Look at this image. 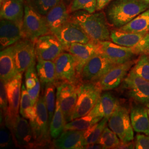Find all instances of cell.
<instances>
[{
  "label": "cell",
  "instance_id": "cell-35",
  "mask_svg": "<svg viewBox=\"0 0 149 149\" xmlns=\"http://www.w3.org/2000/svg\"><path fill=\"white\" fill-rule=\"evenodd\" d=\"M120 142L117 135L106 126L97 143L101 144L103 149H116Z\"/></svg>",
  "mask_w": 149,
  "mask_h": 149
},
{
  "label": "cell",
  "instance_id": "cell-27",
  "mask_svg": "<svg viewBox=\"0 0 149 149\" xmlns=\"http://www.w3.org/2000/svg\"><path fill=\"white\" fill-rule=\"evenodd\" d=\"M145 34L144 33L126 32L115 28L111 30V40L118 45L133 48L140 42Z\"/></svg>",
  "mask_w": 149,
  "mask_h": 149
},
{
  "label": "cell",
  "instance_id": "cell-4",
  "mask_svg": "<svg viewBox=\"0 0 149 149\" xmlns=\"http://www.w3.org/2000/svg\"><path fill=\"white\" fill-rule=\"evenodd\" d=\"M38 148L50 144L51 136L48 109L44 96L39 97L36 103V115L29 120Z\"/></svg>",
  "mask_w": 149,
  "mask_h": 149
},
{
  "label": "cell",
  "instance_id": "cell-36",
  "mask_svg": "<svg viewBox=\"0 0 149 149\" xmlns=\"http://www.w3.org/2000/svg\"><path fill=\"white\" fill-rule=\"evenodd\" d=\"M28 5L39 14L45 16L60 0H25Z\"/></svg>",
  "mask_w": 149,
  "mask_h": 149
},
{
  "label": "cell",
  "instance_id": "cell-22",
  "mask_svg": "<svg viewBox=\"0 0 149 149\" xmlns=\"http://www.w3.org/2000/svg\"><path fill=\"white\" fill-rule=\"evenodd\" d=\"M119 104L117 98L109 92L102 93L96 105L88 113L92 116L109 119Z\"/></svg>",
  "mask_w": 149,
  "mask_h": 149
},
{
  "label": "cell",
  "instance_id": "cell-19",
  "mask_svg": "<svg viewBox=\"0 0 149 149\" xmlns=\"http://www.w3.org/2000/svg\"><path fill=\"white\" fill-rule=\"evenodd\" d=\"M22 23L1 19L0 48L1 50L14 45L23 38Z\"/></svg>",
  "mask_w": 149,
  "mask_h": 149
},
{
  "label": "cell",
  "instance_id": "cell-32",
  "mask_svg": "<svg viewBox=\"0 0 149 149\" xmlns=\"http://www.w3.org/2000/svg\"><path fill=\"white\" fill-rule=\"evenodd\" d=\"M108 119L107 118H103L99 122L93 124L84 130L83 146L89 144L97 143L107 126Z\"/></svg>",
  "mask_w": 149,
  "mask_h": 149
},
{
  "label": "cell",
  "instance_id": "cell-31",
  "mask_svg": "<svg viewBox=\"0 0 149 149\" xmlns=\"http://www.w3.org/2000/svg\"><path fill=\"white\" fill-rule=\"evenodd\" d=\"M19 114L29 120H32L36 115V104H33L24 84L22 85Z\"/></svg>",
  "mask_w": 149,
  "mask_h": 149
},
{
  "label": "cell",
  "instance_id": "cell-38",
  "mask_svg": "<svg viewBox=\"0 0 149 149\" xmlns=\"http://www.w3.org/2000/svg\"><path fill=\"white\" fill-rule=\"evenodd\" d=\"M131 70L139 76L149 81V55H140Z\"/></svg>",
  "mask_w": 149,
  "mask_h": 149
},
{
  "label": "cell",
  "instance_id": "cell-30",
  "mask_svg": "<svg viewBox=\"0 0 149 149\" xmlns=\"http://www.w3.org/2000/svg\"><path fill=\"white\" fill-rule=\"evenodd\" d=\"M66 124L64 113L60 106L59 102L56 101L55 110L50 124V133L52 138H58L64 132Z\"/></svg>",
  "mask_w": 149,
  "mask_h": 149
},
{
  "label": "cell",
  "instance_id": "cell-3",
  "mask_svg": "<svg viewBox=\"0 0 149 149\" xmlns=\"http://www.w3.org/2000/svg\"><path fill=\"white\" fill-rule=\"evenodd\" d=\"M99 82H82L77 87V98L71 121L87 115L102 94Z\"/></svg>",
  "mask_w": 149,
  "mask_h": 149
},
{
  "label": "cell",
  "instance_id": "cell-33",
  "mask_svg": "<svg viewBox=\"0 0 149 149\" xmlns=\"http://www.w3.org/2000/svg\"><path fill=\"white\" fill-rule=\"evenodd\" d=\"M103 118L96 117L88 114L87 115L74 119L67 123L65 126V130H74L84 131L90 128L93 124L99 122Z\"/></svg>",
  "mask_w": 149,
  "mask_h": 149
},
{
  "label": "cell",
  "instance_id": "cell-47",
  "mask_svg": "<svg viewBox=\"0 0 149 149\" xmlns=\"http://www.w3.org/2000/svg\"><path fill=\"white\" fill-rule=\"evenodd\" d=\"M147 107V108H148V113H149V106H148V107Z\"/></svg>",
  "mask_w": 149,
  "mask_h": 149
},
{
  "label": "cell",
  "instance_id": "cell-42",
  "mask_svg": "<svg viewBox=\"0 0 149 149\" xmlns=\"http://www.w3.org/2000/svg\"><path fill=\"white\" fill-rule=\"evenodd\" d=\"M9 129L6 127V128L4 127L1 128V133H0V144H1V148H4L8 147L11 142V133L9 132Z\"/></svg>",
  "mask_w": 149,
  "mask_h": 149
},
{
  "label": "cell",
  "instance_id": "cell-25",
  "mask_svg": "<svg viewBox=\"0 0 149 149\" xmlns=\"http://www.w3.org/2000/svg\"><path fill=\"white\" fill-rule=\"evenodd\" d=\"M45 17L51 32L69 21L70 14L68 11V6L60 0Z\"/></svg>",
  "mask_w": 149,
  "mask_h": 149
},
{
  "label": "cell",
  "instance_id": "cell-18",
  "mask_svg": "<svg viewBox=\"0 0 149 149\" xmlns=\"http://www.w3.org/2000/svg\"><path fill=\"white\" fill-rule=\"evenodd\" d=\"M136 61V60L134 59L123 64L117 65L111 70L99 82L102 90H112L120 85Z\"/></svg>",
  "mask_w": 149,
  "mask_h": 149
},
{
  "label": "cell",
  "instance_id": "cell-11",
  "mask_svg": "<svg viewBox=\"0 0 149 149\" xmlns=\"http://www.w3.org/2000/svg\"><path fill=\"white\" fill-rule=\"evenodd\" d=\"M56 88V101L64 113L66 123L71 121L77 101V86L66 81H58L55 83Z\"/></svg>",
  "mask_w": 149,
  "mask_h": 149
},
{
  "label": "cell",
  "instance_id": "cell-34",
  "mask_svg": "<svg viewBox=\"0 0 149 149\" xmlns=\"http://www.w3.org/2000/svg\"><path fill=\"white\" fill-rule=\"evenodd\" d=\"M55 84H49L46 85L43 95L48 109L49 124H50L52 118L53 117L56 107V95H55Z\"/></svg>",
  "mask_w": 149,
  "mask_h": 149
},
{
  "label": "cell",
  "instance_id": "cell-20",
  "mask_svg": "<svg viewBox=\"0 0 149 149\" xmlns=\"http://www.w3.org/2000/svg\"><path fill=\"white\" fill-rule=\"evenodd\" d=\"M84 131L65 130L58 138L54 139L53 146L55 149H80L84 146Z\"/></svg>",
  "mask_w": 149,
  "mask_h": 149
},
{
  "label": "cell",
  "instance_id": "cell-14",
  "mask_svg": "<svg viewBox=\"0 0 149 149\" xmlns=\"http://www.w3.org/2000/svg\"><path fill=\"white\" fill-rule=\"evenodd\" d=\"M22 74L19 73L13 79L6 83L8 108L4 119L5 124L12 122L19 115Z\"/></svg>",
  "mask_w": 149,
  "mask_h": 149
},
{
  "label": "cell",
  "instance_id": "cell-44",
  "mask_svg": "<svg viewBox=\"0 0 149 149\" xmlns=\"http://www.w3.org/2000/svg\"><path fill=\"white\" fill-rule=\"evenodd\" d=\"M116 149H135V143L133 141L129 142H122L121 141L120 144L117 146Z\"/></svg>",
  "mask_w": 149,
  "mask_h": 149
},
{
  "label": "cell",
  "instance_id": "cell-17",
  "mask_svg": "<svg viewBox=\"0 0 149 149\" xmlns=\"http://www.w3.org/2000/svg\"><path fill=\"white\" fill-rule=\"evenodd\" d=\"M100 53L117 65L123 64L134 60L135 55L132 48L118 45L107 41H98Z\"/></svg>",
  "mask_w": 149,
  "mask_h": 149
},
{
  "label": "cell",
  "instance_id": "cell-41",
  "mask_svg": "<svg viewBox=\"0 0 149 149\" xmlns=\"http://www.w3.org/2000/svg\"><path fill=\"white\" fill-rule=\"evenodd\" d=\"M135 149H149V135L138 133L136 135Z\"/></svg>",
  "mask_w": 149,
  "mask_h": 149
},
{
  "label": "cell",
  "instance_id": "cell-7",
  "mask_svg": "<svg viewBox=\"0 0 149 149\" xmlns=\"http://www.w3.org/2000/svg\"><path fill=\"white\" fill-rule=\"evenodd\" d=\"M20 114L12 122L5 124L10 129L17 146L21 148H37L34 135L30 123Z\"/></svg>",
  "mask_w": 149,
  "mask_h": 149
},
{
  "label": "cell",
  "instance_id": "cell-26",
  "mask_svg": "<svg viewBox=\"0 0 149 149\" xmlns=\"http://www.w3.org/2000/svg\"><path fill=\"white\" fill-rule=\"evenodd\" d=\"M36 63L31 65L25 71L24 85L32 103L36 105L40 97L41 82L38 75Z\"/></svg>",
  "mask_w": 149,
  "mask_h": 149
},
{
  "label": "cell",
  "instance_id": "cell-2",
  "mask_svg": "<svg viewBox=\"0 0 149 149\" xmlns=\"http://www.w3.org/2000/svg\"><path fill=\"white\" fill-rule=\"evenodd\" d=\"M70 19L79 23L91 40L107 41L111 40V30L105 12L89 13L76 11L71 13Z\"/></svg>",
  "mask_w": 149,
  "mask_h": 149
},
{
  "label": "cell",
  "instance_id": "cell-37",
  "mask_svg": "<svg viewBox=\"0 0 149 149\" xmlns=\"http://www.w3.org/2000/svg\"><path fill=\"white\" fill-rule=\"evenodd\" d=\"M97 0H72L68 6L70 14L76 11H85L89 13L96 11Z\"/></svg>",
  "mask_w": 149,
  "mask_h": 149
},
{
  "label": "cell",
  "instance_id": "cell-12",
  "mask_svg": "<svg viewBox=\"0 0 149 149\" xmlns=\"http://www.w3.org/2000/svg\"><path fill=\"white\" fill-rule=\"evenodd\" d=\"M56 80L78 86L81 84L76 71V60L69 52H63L55 60Z\"/></svg>",
  "mask_w": 149,
  "mask_h": 149
},
{
  "label": "cell",
  "instance_id": "cell-48",
  "mask_svg": "<svg viewBox=\"0 0 149 149\" xmlns=\"http://www.w3.org/2000/svg\"><path fill=\"white\" fill-rule=\"evenodd\" d=\"M4 0H0V3H1V2H2Z\"/></svg>",
  "mask_w": 149,
  "mask_h": 149
},
{
  "label": "cell",
  "instance_id": "cell-46",
  "mask_svg": "<svg viewBox=\"0 0 149 149\" xmlns=\"http://www.w3.org/2000/svg\"><path fill=\"white\" fill-rule=\"evenodd\" d=\"M61 1H62L67 6L69 5L70 3L72 1V0H61Z\"/></svg>",
  "mask_w": 149,
  "mask_h": 149
},
{
  "label": "cell",
  "instance_id": "cell-43",
  "mask_svg": "<svg viewBox=\"0 0 149 149\" xmlns=\"http://www.w3.org/2000/svg\"><path fill=\"white\" fill-rule=\"evenodd\" d=\"M112 0H97L96 11H102L105 8Z\"/></svg>",
  "mask_w": 149,
  "mask_h": 149
},
{
  "label": "cell",
  "instance_id": "cell-1",
  "mask_svg": "<svg viewBox=\"0 0 149 149\" xmlns=\"http://www.w3.org/2000/svg\"><path fill=\"white\" fill-rule=\"evenodd\" d=\"M149 8V2L144 0H112L106 7L109 25L119 29Z\"/></svg>",
  "mask_w": 149,
  "mask_h": 149
},
{
  "label": "cell",
  "instance_id": "cell-24",
  "mask_svg": "<svg viewBox=\"0 0 149 149\" xmlns=\"http://www.w3.org/2000/svg\"><path fill=\"white\" fill-rule=\"evenodd\" d=\"M24 5L23 0H4L1 3V19L23 22Z\"/></svg>",
  "mask_w": 149,
  "mask_h": 149
},
{
  "label": "cell",
  "instance_id": "cell-6",
  "mask_svg": "<svg viewBox=\"0 0 149 149\" xmlns=\"http://www.w3.org/2000/svg\"><path fill=\"white\" fill-rule=\"evenodd\" d=\"M101 53L96 54L85 64L82 70L80 80L82 82H99L106 74L116 66Z\"/></svg>",
  "mask_w": 149,
  "mask_h": 149
},
{
  "label": "cell",
  "instance_id": "cell-49",
  "mask_svg": "<svg viewBox=\"0 0 149 149\" xmlns=\"http://www.w3.org/2000/svg\"><path fill=\"white\" fill-rule=\"evenodd\" d=\"M145 1H146V2H149V0H144Z\"/></svg>",
  "mask_w": 149,
  "mask_h": 149
},
{
  "label": "cell",
  "instance_id": "cell-21",
  "mask_svg": "<svg viewBox=\"0 0 149 149\" xmlns=\"http://www.w3.org/2000/svg\"><path fill=\"white\" fill-rule=\"evenodd\" d=\"M18 72L14 55L13 45L5 48L0 53V77L6 83L15 77Z\"/></svg>",
  "mask_w": 149,
  "mask_h": 149
},
{
  "label": "cell",
  "instance_id": "cell-10",
  "mask_svg": "<svg viewBox=\"0 0 149 149\" xmlns=\"http://www.w3.org/2000/svg\"><path fill=\"white\" fill-rule=\"evenodd\" d=\"M123 85L134 101L146 107L149 106V81L130 70L123 80Z\"/></svg>",
  "mask_w": 149,
  "mask_h": 149
},
{
  "label": "cell",
  "instance_id": "cell-40",
  "mask_svg": "<svg viewBox=\"0 0 149 149\" xmlns=\"http://www.w3.org/2000/svg\"><path fill=\"white\" fill-rule=\"evenodd\" d=\"M0 106L1 114L2 113L3 117H5L8 108V102L6 90V82L3 80L0 81ZM1 116V117H2Z\"/></svg>",
  "mask_w": 149,
  "mask_h": 149
},
{
  "label": "cell",
  "instance_id": "cell-23",
  "mask_svg": "<svg viewBox=\"0 0 149 149\" xmlns=\"http://www.w3.org/2000/svg\"><path fill=\"white\" fill-rule=\"evenodd\" d=\"M133 130L138 133L149 135V116L147 107L143 104H135L130 113Z\"/></svg>",
  "mask_w": 149,
  "mask_h": 149
},
{
  "label": "cell",
  "instance_id": "cell-39",
  "mask_svg": "<svg viewBox=\"0 0 149 149\" xmlns=\"http://www.w3.org/2000/svg\"><path fill=\"white\" fill-rule=\"evenodd\" d=\"M132 49L136 55H149V32L145 34L140 42Z\"/></svg>",
  "mask_w": 149,
  "mask_h": 149
},
{
  "label": "cell",
  "instance_id": "cell-29",
  "mask_svg": "<svg viewBox=\"0 0 149 149\" xmlns=\"http://www.w3.org/2000/svg\"><path fill=\"white\" fill-rule=\"evenodd\" d=\"M119 29L135 33H148L149 32V8L136 16Z\"/></svg>",
  "mask_w": 149,
  "mask_h": 149
},
{
  "label": "cell",
  "instance_id": "cell-45",
  "mask_svg": "<svg viewBox=\"0 0 149 149\" xmlns=\"http://www.w3.org/2000/svg\"><path fill=\"white\" fill-rule=\"evenodd\" d=\"M82 149H103V148L101 144L95 143V144H89L87 145H85V146H83Z\"/></svg>",
  "mask_w": 149,
  "mask_h": 149
},
{
  "label": "cell",
  "instance_id": "cell-8",
  "mask_svg": "<svg viewBox=\"0 0 149 149\" xmlns=\"http://www.w3.org/2000/svg\"><path fill=\"white\" fill-rule=\"evenodd\" d=\"M108 127L117 135L122 142L132 141L134 130L127 108L118 104L108 121Z\"/></svg>",
  "mask_w": 149,
  "mask_h": 149
},
{
  "label": "cell",
  "instance_id": "cell-28",
  "mask_svg": "<svg viewBox=\"0 0 149 149\" xmlns=\"http://www.w3.org/2000/svg\"><path fill=\"white\" fill-rule=\"evenodd\" d=\"M36 68L41 84L45 86L57 82L55 64L53 61L37 60Z\"/></svg>",
  "mask_w": 149,
  "mask_h": 149
},
{
  "label": "cell",
  "instance_id": "cell-5",
  "mask_svg": "<svg viewBox=\"0 0 149 149\" xmlns=\"http://www.w3.org/2000/svg\"><path fill=\"white\" fill-rule=\"evenodd\" d=\"M23 38L34 41L38 38L51 33L45 17L26 3L22 23Z\"/></svg>",
  "mask_w": 149,
  "mask_h": 149
},
{
  "label": "cell",
  "instance_id": "cell-9",
  "mask_svg": "<svg viewBox=\"0 0 149 149\" xmlns=\"http://www.w3.org/2000/svg\"><path fill=\"white\" fill-rule=\"evenodd\" d=\"M63 44L64 49L74 43H87L91 38L77 22L70 19L51 31Z\"/></svg>",
  "mask_w": 149,
  "mask_h": 149
},
{
  "label": "cell",
  "instance_id": "cell-15",
  "mask_svg": "<svg viewBox=\"0 0 149 149\" xmlns=\"http://www.w3.org/2000/svg\"><path fill=\"white\" fill-rule=\"evenodd\" d=\"M14 55L18 73H23L36 63L37 56L34 42L23 38L13 45Z\"/></svg>",
  "mask_w": 149,
  "mask_h": 149
},
{
  "label": "cell",
  "instance_id": "cell-16",
  "mask_svg": "<svg viewBox=\"0 0 149 149\" xmlns=\"http://www.w3.org/2000/svg\"><path fill=\"white\" fill-rule=\"evenodd\" d=\"M65 51L74 56L77 64L76 71L80 79L82 70L85 64L96 54L100 53L98 41L93 40L87 43H72L65 48Z\"/></svg>",
  "mask_w": 149,
  "mask_h": 149
},
{
  "label": "cell",
  "instance_id": "cell-13",
  "mask_svg": "<svg viewBox=\"0 0 149 149\" xmlns=\"http://www.w3.org/2000/svg\"><path fill=\"white\" fill-rule=\"evenodd\" d=\"M34 42L37 60L54 61L65 51L63 44L52 33L41 36Z\"/></svg>",
  "mask_w": 149,
  "mask_h": 149
}]
</instances>
